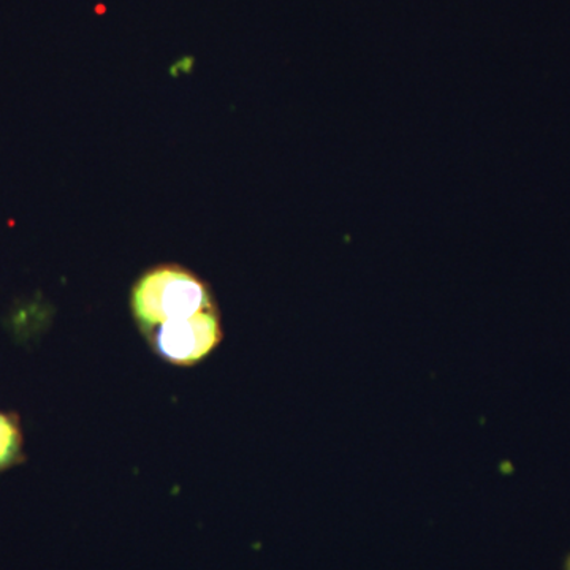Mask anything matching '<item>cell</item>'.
<instances>
[{
	"label": "cell",
	"mask_w": 570,
	"mask_h": 570,
	"mask_svg": "<svg viewBox=\"0 0 570 570\" xmlns=\"http://www.w3.org/2000/svg\"><path fill=\"white\" fill-rule=\"evenodd\" d=\"M130 311L141 335L164 322L194 317L217 307L212 285L179 264L142 272L130 288Z\"/></svg>",
	"instance_id": "obj_1"
},
{
	"label": "cell",
	"mask_w": 570,
	"mask_h": 570,
	"mask_svg": "<svg viewBox=\"0 0 570 570\" xmlns=\"http://www.w3.org/2000/svg\"><path fill=\"white\" fill-rule=\"evenodd\" d=\"M142 336L154 354L168 365H200L224 340L219 306L194 317L164 322Z\"/></svg>",
	"instance_id": "obj_2"
},
{
	"label": "cell",
	"mask_w": 570,
	"mask_h": 570,
	"mask_svg": "<svg viewBox=\"0 0 570 570\" xmlns=\"http://www.w3.org/2000/svg\"><path fill=\"white\" fill-rule=\"evenodd\" d=\"M26 461L24 433L17 412L0 409V474Z\"/></svg>",
	"instance_id": "obj_3"
},
{
	"label": "cell",
	"mask_w": 570,
	"mask_h": 570,
	"mask_svg": "<svg viewBox=\"0 0 570 570\" xmlns=\"http://www.w3.org/2000/svg\"><path fill=\"white\" fill-rule=\"evenodd\" d=\"M564 570H570V554H569L568 560H566Z\"/></svg>",
	"instance_id": "obj_4"
}]
</instances>
